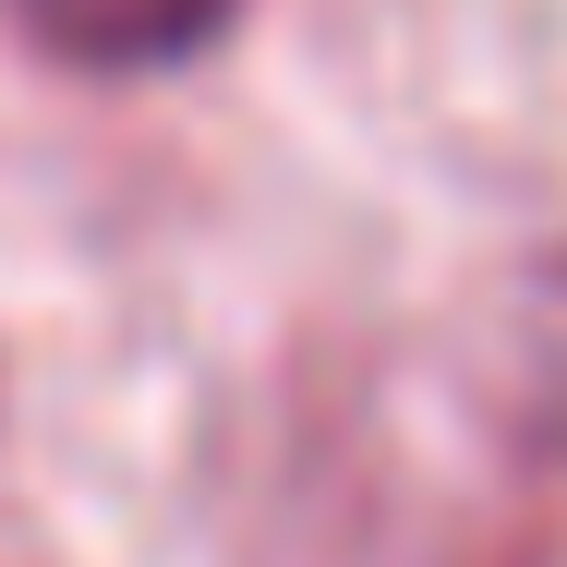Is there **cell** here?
<instances>
[{"instance_id":"2","label":"cell","mask_w":567,"mask_h":567,"mask_svg":"<svg viewBox=\"0 0 567 567\" xmlns=\"http://www.w3.org/2000/svg\"><path fill=\"white\" fill-rule=\"evenodd\" d=\"M507 386H519V423L567 458V254H544L519 278V315H507Z\"/></svg>"},{"instance_id":"1","label":"cell","mask_w":567,"mask_h":567,"mask_svg":"<svg viewBox=\"0 0 567 567\" xmlns=\"http://www.w3.org/2000/svg\"><path fill=\"white\" fill-rule=\"evenodd\" d=\"M24 24V49L73 61V73H169L194 49H218L241 0H0Z\"/></svg>"}]
</instances>
